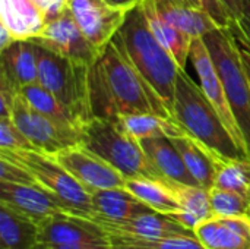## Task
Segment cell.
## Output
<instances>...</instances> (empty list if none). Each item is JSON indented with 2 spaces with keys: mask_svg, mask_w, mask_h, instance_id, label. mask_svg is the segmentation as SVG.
<instances>
[{
  "mask_svg": "<svg viewBox=\"0 0 250 249\" xmlns=\"http://www.w3.org/2000/svg\"><path fill=\"white\" fill-rule=\"evenodd\" d=\"M67 7L83 35L100 51L116 37L130 12L105 0H69Z\"/></svg>",
  "mask_w": 250,
  "mask_h": 249,
  "instance_id": "cell-11",
  "label": "cell"
},
{
  "mask_svg": "<svg viewBox=\"0 0 250 249\" xmlns=\"http://www.w3.org/2000/svg\"><path fill=\"white\" fill-rule=\"evenodd\" d=\"M34 1L42 9V12L47 15V19H48L66 10L69 0H34Z\"/></svg>",
  "mask_w": 250,
  "mask_h": 249,
  "instance_id": "cell-35",
  "label": "cell"
},
{
  "mask_svg": "<svg viewBox=\"0 0 250 249\" xmlns=\"http://www.w3.org/2000/svg\"><path fill=\"white\" fill-rule=\"evenodd\" d=\"M91 104L94 117L117 119L133 113L173 117L163 98L136 69L116 38L91 66Z\"/></svg>",
  "mask_w": 250,
  "mask_h": 249,
  "instance_id": "cell-1",
  "label": "cell"
},
{
  "mask_svg": "<svg viewBox=\"0 0 250 249\" xmlns=\"http://www.w3.org/2000/svg\"><path fill=\"white\" fill-rule=\"evenodd\" d=\"M189 59H190V62H192V65H193V68H195V70H196V73L199 76V85H201L204 94L211 101V104L217 109V112L220 113V116H221L223 122L226 123L227 129L231 132V135L236 138V141L246 151L242 134L239 131V126H237L236 119L233 116V112L230 109L229 100L226 97L223 82L220 79L217 68H215L214 62L211 59V54H209L202 37L193 38Z\"/></svg>",
  "mask_w": 250,
  "mask_h": 249,
  "instance_id": "cell-13",
  "label": "cell"
},
{
  "mask_svg": "<svg viewBox=\"0 0 250 249\" xmlns=\"http://www.w3.org/2000/svg\"><path fill=\"white\" fill-rule=\"evenodd\" d=\"M242 34L250 41V0H243V15L236 23Z\"/></svg>",
  "mask_w": 250,
  "mask_h": 249,
  "instance_id": "cell-37",
  "label": "cell"
},
{
  "mask_svg": "<svg viewBox=\"0 0 250 249\" xmlns=\"http://www.w3.org/2000/svg\"><path fill=\"white\" fill-rule=\"evenodd\" d=\"M0 203L42 225L48 219L69 213L62 201L41 185H22L0 181Z\"/></svg>",
  "mask_w": 250,
  "mask_h": 249,
  "instance_id": "cell-14",
  "label": "cell"
},
{
  "mask_svg": "<svg viewBox=\"0 0 250 249\" xmlns=\"http://www.w3.org/2000/svg\"><path fill=\"white\" fill-rule=\"evenodd\" d=\"M32 41L60 56L88 65H94L103 53L83 35L69 7L62 13L48 18L40 37Z\"/></svg>",
  "mask_w": 250,
  "mask_h": 249,
  "instance_id": "cell-12",
  "label": "cell"
},
{
  "mask_svg": "<svg viewBox=\"0 0 250 249\" xmlns=\"http://www.w3.org/2000/svg\"><path fill=\"white\" fill-rule=\"evenodd\" d=\"M0 148L10 150H35L26 135L18 128L12 117L0 116Z\"/></svg>",
  "mask_w": 250,
  "mask_h": 249,
  "instance_id": "cell-33",
  "label": "cell"
},
{
  "mask_svg": "<svg viewBox=\"0 0 250 249\" xmlns=\"http://www.w3.org/2000/svg\"><path fill=\"white\" fill-rule=\"evenodd\" d=\"M173 192L174 198L179 201L182 210L168 214L182 226L195 232V227L209 217H212V208L209 201V189H205L198 185H185L179 182H173L168 179H161Z\"/></svg>",
  "mask_w": 250,
  "mask_h": 249,
  "instance_id": "cell-22",
  "label": "cell"
},
{
  "mask_svg": "<svg viewBox=\"0 0 250 249\" xmlns=\"http://www.w3.org/2000/svg\"><path fill=\"white\" fill-rule=\"evenodd\" d=\"M209 201L214 216H250V198L239 192L212 186L209 189Z\"/></svg>",
  "mask_w": 250,
  "mask_h": 249,
  "instance_id": "cell-31",
  "label": "cell"
},
{
  "mask_svg": "<svg viewBox=\"0 0 250 249\" xmlns=\"http://www.w3.org/2000/svg\"><path fill=\"white\" fill-rule=\"evenodd\" d=\"M94 216L104 220H129L136 216L155 211L136 198L126 188H113V189H100L91 194ZM91 217V219H92Z\"/></svg>",
  "mask_w": 250,
  "mask_h": 249,
  "instance_id": "cell-21",
  "label": "cell"
},
{
  "mask_svg": "<svg viewBox=\"0 0 250 249\" xmlns=\"http://www.w3.org/2000/svg\"><path fill=\"white\" fill-rule=\"evenodd\" d=\"M111 249H205L196 236H173L145 239L123 233L108 232Z\"/></svg>",
  "mask_w": 250,
  "mask_h": 249,
  "instance_id": "cell-28",
  "label": "cell"
},
{
  "mask_svg": "<svg viewBox=\"0 0 250 249\" xmlns=\"http://www.w3.org/2000/svg\"><path fill=\"white\" fill-rule=\"evenodd\" d=\"M123 128L136 139L151 136H167L174 138L185 135L186 131L174 117H166L152 113H133L117 117Z\"/></svg>",
  "mask_w": 250,
  "mask_h": 249,
  "instance_id": "cell-26",
  "label": "cell"
},
{
  "mask_svg": "<svg viewBox=\"0 0 250 249\" xmlns=\"http://www.w3.org/2000/svg\"><path fill=\"white\" fill-rule=\"evenodd\" d=\"M40 249H111V241L92 219L60 213L40 225Z\"/></svg>",
  "mask_w": 250,
  "mask_h": 249,
  "instance_id": "cell-9",
  "label": "cell"
},
{
  "mask_svg": "<svg viewBox=\"0 0 250 249\" xmlns=\"http://www.w3.org/2000/svg\"><path fill=\"white\" fill-rule=\"evenodd\" d=\"M249 73H250V72H249Z\"/></svg>",
  "mask_w": 250,
  "mask_h": 249,
  "instance_id": "cell-40",
  "label": "cell"
},
{
  "mask_svg": "<svg viewBox=\"0 0 250 249\" xmlns=\"http://www.w3.org/2000/svg\"><path fill=\"white\" fill-rule=\"evenodd\" d=\"M92 220L97 222L107 232L123 233V235H130V236L145 238V239H161V238H173V236H196L193 230H189L188 227L182 226L171 216L163 214L158 211L145 213V214L136 216L133 219L120 220V222L104 220V219H98V217H92Z\"/></svg>",
  "mask_w": 250,
  "mask_h": 249,
  "instance_id": "cell-17",
  "label": "cell"
},
{
  "mask_svg": "<svg viewBox=\"0 0 250 249\" xmlns=\"http://www.w3.org/2000/svg\"><path fill=\"white\" fill-rule=\"evenodd\" d=\"M108 1L110 4H114V6H119V7H126V9H133L135 6H138L142 0H105Z\"/></svg>",
  "mask_w": 250,
  "mask_h": 249,
  "instance_id": "cell-39",
  "label": "cell"
},
{
  "mask_svg": "<svg viewBox=\"0 0 250 249\" xmlns=\"http://www.w3.org/2000/svg\"><path fill=\"white\" fill-rule=\"evenodd\" d=\"M141 6L145 12L148 25H149L151 31L154 32V35L157 37V40L170 51V54L174 57V60L177 62L180 69H185L186 62L190 54V47H192L193 38L189 37L182 29H179L177 26H174L166 18H163L158 13L152 0H142Z\"/></svg>",
  "mask_w": 250,
  "mask_h": 249,
  "instance_id": "cell-24",
  "label": "cell"
},
{
  "mask_svg": "<svg viewBox=\"0 0 250 249\" xmlns=\"http://www.w3.org/2000/svg\"><path fill=\"white\" fill-rule=\"evenodd\" d=\"M114 38L173 114L176 81L180 66L151 31L141 3L130 9Z\"/></svg>",
  "mask_w": 250,
  "mask_h": 249,
  "instance_id": "cell-3",
  "label": "cell"
},
{
  "mask_svg": "<svg viewBox=\"0 0 250 249\" xmlns=\"http://www.w3.org/2000/svg\"><path fill=\"white\" fill-rule=\"evenodd\" d=\"M158 13L174 26L192 38L204 37L214 28H218L202 0H152Z\"/></svg>",
  "mask_w": 250,
  "mask_h": 249,
  "instance_id": "cell-19",
  "label": "cell"
},
{
  "mask_svg": "<svg viewBox=\"0 0 250 249\" xmlns=\"http://www.w3.org/2000/svg\"><path fill=\"white\" fill-rule=\"evenodd\" d=\"M0 23L15 41H32L42 32L47 15L34 0H0Z\"/></svg>",
  "mask_w": 250,
  "mask_h": 249,
  "instance_id": "cell-18",
  "label": "cell"
},
{
  "mask_svg": "<svg viewBox=\"0 0 250 249\" xmlns=\"http://www.w3.org/2000/svg\"><path fill=\"white\" fill-rule=\"evenodd\" d=\"M81 144L104 158L126 179H163L139 139L132 136L119 119L92 117L82 129Z\"/></svg>",
  "mask_w": 250,
  "mask_h": 249,
  "instance_id": "cell-6",
  "label": "cell"
},
{
  "mask_svg": "<svg viewBox=\"0 0 250 249\" xmlns=\"http://www.w3.org/2000/svg\"><path fill=\"white\" fill-rule=\"evenodd\" d=\"M230 29H231V32L234 34V37H236V40H237V43H239L242 57H243V60H245V65H246L248 70L250 72V41L242 34V31L239 29V26H237L236 23H233V25L230 26Z\"/></svg>",
  "mask_w": 250,
  "mask_h": 249,
  "instance_id": "cell-36",
  "label": "cell"
},
{
  "mask_svg": "<svg viewBox=\"0 0 250 249\" xmlns=\"http://www.w3.org/2000/svg\"><path fill=\"white\" fill-rule=\"evenodd\" d=\"M38 84L48 90L82 128L92 117L91 66L35 44Z\"/></svg>",
  "mask_w": 250,
  "mask_h": 249,
  "instance_id": "cell-5",
  "label": "cell"
},
{
  "mask_svg": "<svg viewBox=\"0 0 250 249\" xmlns=\"http://www.w3.org/2000/svg\"><path fill=\"white\" fill-rule=\"evenodd\" d=\"M13 41H15V38L12 37L10 31L0 23V51L4 50V48H7Z\"/></svg>",
  "mask_w": 250,
  "mask_h": 249,
  "instance_id": "cell-38",
  "label": "cell"
},
{
  "mask_svg": "<svg viewBox=\"0 0 250 249\" xmlns=\"http://www.w3.org/2000/svg\"><path fill=\"white\" fill-rule=\"evenodd\" d=\"M1 249H40V225L0 203Z\"/></svg>",
  "mask_w": 250,
  "mask_h": 249,
  "instance_id": "cell-25",
  "label": "cell"
},
{
  "mask_svg": "<svg viewBox=\"0 0 250 249\" xmlns=\"http://www.w3.org/2000/svg\"><path fill=\"white\" fill-rule=\"evenodd\" d=\"M202 3L218 28H230L243 15V0H202Z\"/></svg>",
  "mask_w": 250,
  "mask_h": 249,
  "instance_id": "cell-32",
  "label": "cell"
},
{
  "mask_svg": "<svg viewBox=\"0 0 250 249\" xmlns=\"http://www.w3.org/2000/svg\"><path fill=\"white\" fill-rule=\"evenodd\" d=\"M170 139L179 150L188 170L198 182V185L205 189H211L215 183L217 160L220 157H217L211 150H208L202 142H199L189 134Z\"/></svg>",
  "mask_w": 250,
  "mask_h": 249,
  "instance_id": "cell-23",
  "label": "cell"
},
{
  "mask_svg": "<svg viewBox=\"0 0 250 249\" xmlns=\"http://www.w3.org/2000/svg\"><path fill=\"white\" fill-rule=\"evenodd\" d=\"M12 120L26 135L37 151L54 154L67 147L81 144L82 129L59 123L34 109L19 92L12 106Z\"/></svg>",
  "mask_w": 250,
  "mask_h": 249,
  "instance_id": "cell-8",
  "label": "cell"
},
{
  "mask_svg": "<svg viewBox=\"0 0 250 249\" xmlns=\"http://www.w3.org/2000/svg\"><path fill=\"white\" fill-rule=\"evenodd\" d=\"M21 94L28 100V103L34 109H37L42 114L48 116L50 119H53L59 123L67 125V126H75V128L82 129V126L78 125V122L73 119V116L69 113V110L42 85L34 84V85L23 87L21 90Z\"/></svg>",
  "mask_w": 250,
  "mask_h": 249,
  "instance_id": "cell-29",
  "label": "cell"
},
{
  "mask_svg": "<svg viewBox=\"0 0 250 249\" xmlns=\"http://www.w3.org/2000/svg\"><path fill=\"white\" fill-rule=\"evenodd\" d=\"M0 157L29 170L38 185L57 197L70 214L86 219L94 216L91 192L50 154L37 150L0 148Z\"/></svg>",
  "mask_w": 250,
  "mask_h": 249,
  "instance_id": "cell-7",
  "label": "cell"
},
{
  "mask_svg": "<svg viewBox=\"0 0 250 249\" xmlns=\"http://www.w3.org/2000/svg\"><path fill=\"white\" fill-rule=\"evenodd\" d=\"M125 188L158 213L174 214L182 210L179 201L161 179L130 178L126 179Z\"/></svg>",
  "mask_w": 250,
  "mask_h": 249,
  "instance_id": "cell-27",
  "label": "cell"
},
{
  "mask_svg": "<svg viewBox=\"0 0 250 249\" xmlns=\"http://www.w3.org/2000/svg\"><path fill=\"white\" fill-rule=\"evenodd\" d=\"M173 117L180 126L224 160L249 158L243 147L227 129L217 109L186 72L180 69L176 81Z\"/></svg>",
  "mask_w": 250,
  "mask_h": 249,
  "instance_id": "cell-2",
  "label": "cell"
},
{
  "mask_svg": "<svg viewBox=\"0 0 250 249\" xmlns=\"http://www.w3.org/2000/svg\"><path fill=\"white\" fill-rule=\"evenodd\" d=\"M38 84V60L34 41H13L0 51V91L18 95L23 87Z\"/></svg>",
  "mask_w": 250,
  "mask_h": 249,
  "instance_id": "cell-15",
  "label": "cell"
},
{
  "mask_svg": "<svg viewBox=\"0 0 250 249\" xmlns=\"http://www.w3.org/2000/svg\"><path fill=\"white\" fill-rule=\"evenodd\" d=\"M205 249H250V216H212L195 227Z\"/></svg>",
  "mask_w": 250,
  "mask_h": 249,
  "instance_id": "cell-16",
  "label": "cell"
},
{
  "mask_svg": "<svg viewBox=\"0 0 250 249\" xmlns=\"http://www.w3.org/2000/svg\"><path fill=\"white\" fill-rule=\"evenodd\" d=\"M214 186L234 191L250 198V158H218Z\"/></svg>",
  "mask_w": 250,
  "mask_h": 249,
  "instance_id": "cell-30",
  "label": "cell"
},
{
  "mask_svg": "<svg viewBox=\"0 0 250 249\" xmlns=\"http://www.w3.org/2000/svg\"><path fill=\"white\" fill-rule=\"evenodd\" d=\"M0 181L22 185H37L38 182L25 167L0 157Z\"/></svg>",
  "mask_w": 250,
  "mask_h": 249,
  "instance_id": "cell-34",
  "label": "cell"
},
{
  "mask_svg": "<svg viewBox=\"0 0 250 249\" xmlns=\"http://www.w3.org/2000/svg\"><path fill=\"white\" fill-rule=\"evenodd\" d=\"M50 156L91 194L100 189L125 188L126 185V178L119 170L82 144L67 147Z\"/></svg>",
  "mask_w": 250,
  "mask_h": 249,
  "instance_id": "cell-10",
  "label": "cell"
},
{
  "mask_svg": "<svg viewBox=\"0 0 250 249\" xmlns=\"http://www.w3.org/2000/svg\"><path fill=\"white\" fill-rule=\"evenodd\" d=\"M139 142L154 167L164 179L185 185H198V182L188 170L179 150L170 138L151 136L139 139Z\"/></svg>",
  "mask_w": 250,
  "mask_h": 249,
  "instance_id": "cell-20",
  "label": "cell"
},
{
  "mask_svg": "<svg viewBox=\"0 0 250 249\" xmlns=\"http://www.w3.org/2000/svg\"><path fill=\"white\" fill-rule=\"evenodd\" d=\"M250 158V73L230 28H214L204 37Z\"/></svg>",
  "mask_w": 250,
  "mask_h": 249,
  "instance_id": "cell-4",
  "label": "cell"
}]
</instances>
